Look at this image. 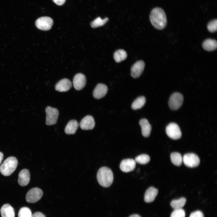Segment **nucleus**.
I'll list each match as a JSON object with an SVG mask.
<instances>
[{
    "mask_svg": "<svg viewBox=\"0 0 217 217\" xmlns=\"http://www.w3.org/2000/svg\"><path fill=\"white\" fill-rule=\"evenodd\" d=\"M86 78L82 74L78 73L74 77L73 79V85L77 90H80L83 88L86 83Z\"/></svg>",
    "mask_w": 217,
    "mask_h": 217,
    "instance_id": "obj_10",
    "label": "nucleus"
},
{
    "mask_svg": "<svg viewBox=\"0 0 217 217\" xmlns=\"http://www.w3.org/2000/svg\"><path fill=\"white\" fill-rule=\"evenodd\" d=\"M170 157L171 162L175 165L180 166L181 165L183 159L180 153L177 152L173 153L171 154Z\"/></svg>",
    "mask_w": 217,
    "mask_h": 217,
    "instance_id": "obj_25",
    "label": "nucleus"
},
{
    "mask_svg": "<svg viewBox=\"0 0 217 217\" xmlns=\"http://www.w3.org/2000/svg\"><path fill=\"white\" fill-rule=\"evenodd\" d=\"M32 217H46V216L42 212H37L33 214Z\"/></svg>",
    "mask_w": 217,
    "mask_h": 217,
    "instance_id": "obj_32",
    "label": "nucleus"
},
{
    "mask_svg": "<svg viewBox=\"0 0 217 217\" xmlns=\"http://www.w3.org/2000/svg\"><path fill=\"white\" fill-rule=\"evenodd\" d=\"M136 162L141 164H146L150 160V158L149 155L146 154H142L137 156L135 158Z\"/></svg>",
    "mask_w": 217,
    "mask_h": 217,
    "instance_id": "obj_27",
    "label": "nucleus"
},
{
    "mask_svg": "<svg viewBox=\"0 0 217 217\" xmlns=\"http://www.w3.org/2000/svg\"><path fill=\"white\" fill-rule=\"evenodd\" d=\"M18 161L14 157H9L5 159L0 166V171L5 176L11 175L17 168Z\"/></svg>",
    "mask_w": 217,
    "mask_h": 217,
    "instance_id": "obj_3",
    "label": "nucleus"
},
{
    "mask_svg": "<svg viewBox=\"0 0 217 217\" xmlns=\"http://www.w3.org/2000/svg\"><path fill=\"white\" fill-rule=\"evenodd\" d=\"M53 2L57 5H61L65 2V0H52Z\"/></svg>",
    "mask_w": 217,
    "mask_h": 217,
    "instance_id": "obj_33",
    "label": "nucleus"
},
{
    "mask_svg": "<svg viewBox=\"0 0 217 217\" xmlns=\"http://www.w3.org/2000/svg\"><path fill=\"white\" fill-rule=\"evenodd\" d=\"M97 178L100 185L104 187H109L113 181V172L111 169L108 167H101L97 172Z\"/></svg>",
    "mask_w": 217,
    "mask_h": 217,
    "instance_id": "obj_2",
    "label": "nucleus"
},
{
    "mask_svg": "<svg viewBox=\"0 0 217 217\" xmlns=\"http://www.w3.org/2000/svg\"><path fill=\"white\" fill-rule=\"evenodd\" d=\"M79 124L82 130H92L95 127V122L94 118L92 116L88 115L81 120Z\"/></svg>",
    "mask_w": 217,
    "mask_h": 217,
    "instance_id": "obj_13",
    "label": "nucleus"
},
{
    "mask_svg": "<svg viewBox=\"0 0 217 217\" xmlns=\"http://www.w3.org/2000/svg\"><path fill=\"white\" fill-rule=\"evenodd\" d=\"M136 162L131 159H127L122 160L120 164L121 170L123 172H128L133 171L135 168Z\"/></svg>",
    "mask_w": 217,
    "mask_h": 217,
    "instance_id": "obj_12",
    "label": "nucleus"
},
{
    "mask_svg": "<svg viewBox=\"0 0 217 217\" xmlns=\"http://www.w3.org/2000/svg\"><path fill=\"white\" fill-rule=\"evenodd\" d=\"M146 99L144 96H140L137 98L133 102L131 108L134 110H137L141 108L145 104Z\"/></svg>",
    "mask_w": 217,
    "mask_h": 217,
    "instance_id": "obj_22",
    "label": "nucleus"
},
{
    "mask_svg": "<svg viewBox=\"0 0 217 217\" xmlns=\"http://www.w3.org/2000/svg\"><path fill=\"white\" fill-rule=\"evenodd\" d=\"M46 113V124L48 125H54L57 121L59 112L56 108L48 106L45 109Z\"/></svg>",
    "mask_w": 217,
    "mask_h": 217,
    "instance_id": "obj_4",
    "label": "nucleus"
},
{
    "mask_svg": "<svg viewBox=\"0 0 217 217\" xmlns=\"http://www.w3.org/2000/svg\"><path fill=\"white\" fill-rule=\"evenodd\" d=\"M3 158V153L1 152H0V164L2 162Z\"/></svg>",
    "mask_w": 217,
    "mask_h": 217,
    "instance_id": "obj_34",
    "label": "nucleus"
},
{
    "mask_svg": "<svg viewBox=\"0 0 217 217\" xmlns=\"http://www.w3.org/2000/svg\"><path fill=\"white\" fill-rule=\"evenodd\" d=\"M185 213L183 209H175L171 214L170 217H185Z\"/></svg>",
    "mask_w": 217,
    "mask_h": 217,
    "instance_id": "obj_30",
    "label": "nucleus"
},
{
    "mask_svg": "<svg viewBox=\"0 0 217 217\" xmlns=\"http://www.w3.org/2000/svg\"><path fill=\"white\" fill-rule=\"evenodd\" d=\"M127 56V52L123 49L117 50L114 54V58L115 61L118 63L125 60Z\"/></svg>",
    "mask_w": 217,
    "mask_h": 217,
    "instance_id": "obj_24",
    "label": "nucleus"
},
{
    "mask_svg": "<svg viewBox=\"0 0 217 217\" xmlns=\"http://www.w3.org/2000/svg\"><path fill=\"white\" fill-rule=\"evenodd\" d=\"M43 194V191L40 189L38 187L32 188L26 194V201L29 203H35L40 199Z\"/></svg>",
    "mask_w": 217,
    "mask_h": 217,
    "instance_id": "obj_6",
    "label": "nucleus"
},
{
    "mask_svg": "<svg viewBox=\"0 0 217 217\" xmlns=\"http://www.w3.org/2000/svg\"><path fill=\"white\" fill-rule=\"evenodd\" d=\"M108 90V87L106 85L102 83H99L93 91V96L95 99H100L106 95Z\"/></svg>",
    "mask_w": 217,
    "mask_h": 217,
    "instance_id": "obj_14",
    "label": "nucleus"
},
{
    "mask_svg": "<svg viewBox=\"0 0 217 217\" xmlns=\"http://www.w3.org/2000/svg\"><path fill=\"white\" fill-rule=\"evenodd\" d=\"M139 123L143 136L146 137H148L150 134L152 127L148 121L146 119L143 118L140 121Z\"/></svg>",
    "mask_w": 217,
    "mask_h": 217,
    "instance_id": "obj_17",
    "label": "nucleus"
},
{
    "mask_svg": "<svg viewBox=\"0 0 217 217\" xmlns=\"http://www.w3.org/2000/svg\"><path fill=\"white\" fill-rule=\"evenodd\" d=\"M207 29L210 32L213 33L217 31V20L214 19L210 21L207 25Z\"/></svg>",
    "mask_w": 217,
    "mask_h": 217,
    "instance_id": "obj_29",
    "label": "nucleus"
},
{
    "mask_svg": "<svg viewBox=\"0 0 217 217\" xmlns=\"http://www.w3.org/2000/svg\"><path fill=\"white\" fill-rule=\"evenodd\" d=\"M108 20V17L102 19L100 17H98L91 22L90 25L93 28H96L103 25Z\"/></svg>",
    "mask_w": 217,
    "mask_h": 217,
    "instance_id": "obj_26",
    "label": "nucleus"
},
{
    "mask_svg": "<svg viewBox=\"0 0 217 217\" xmlns=\"http://www.w3.org/2000/svg\"><path fill=\"white\" fill-rule=\"evenodd\" d=\"M145 67L143 61H139L135 63L131 68V75L134 78L140 77Z\"/></svg>",
    "mask_w": 217,
    "mask_h": 217,
    "instance_id": "obj_11",
    "label": "nucleus"
},
{
    "mask_svg": "<svg viewBox=\"0 0 217 217\" xmlns=\"http://www.w3.org/2000/svg\"><path fill=\"white\" fill-rule=\"evenodd\" d=\"M150 20L153 26L158 30L164 29L167 24L166 14L160 8L156 7L152 10L150 15Z\"/></svg>",
    "mask_w": 217,
    "mask_h": 217,
    "instance_id": "obj_1",
    "label": "nucleus"
},
{
    "mask_svg": "<svg viewBox=\"0 0 217 217\" xmlns=\"http://www.w3.org/2000/svg\"><path fill=\"white\" fill-rule=\"evenodd\" d=\"M79 124L75 120H72L69 121L66 125L64 131L68 134H74L78 129Z\"/></svg>",
    "mask_w": 217,
    "mask_h": 217,
    "instance_id": "obj_19",
    "label": "nucleus"
},
{
    "mask_svg": "<svg viewBox=\"0 0 217 217\" xmlns=\"http://www.w3.org/2000/svg\"><path fill=\"white\" fill-rule=\"evenodd\" d=\"M184 101L182 95L179 93H173L171 96L168 102L170 108L172 110H176L182 105Z\"/></svg>",
    "mask_w": 217,
    "mask_h": 217,
    "instance_id": "obj_5",
    "label": "nucleus"
},
{
    "mask_svg": "<svg viewBox=\"0 0 217 217\" xmlns=\"http://www.w3.org/2000/svg\"><path fill=\"white\" fill-rule=\"evenodd\" d=\"M72 87V83L68 79H61L55 85V90L60 92H66L69 90Z\"/></svg>",
    "mask_w": 217,
    "mask_h": 217,
    "instance_id": "obj_16",
    "label": "nucleus"
},
{
    "mask_svg": "<svg viewBox=\"0 0 217 217\" xmlns=\"http://www.w3.org/2000/svg\"><path fill=\"white\" fill-rule=\"evenodd\" d=\"M129 217H141V216L138 214H135L129 216Z\"/></svg>",
    "mask_w": 217,
    "mask_h": 217,
    "instance_id": "obj_35",
    "label": "nucleus"
},
{
    "mask_svg": "<svg viewBox=\"0 0 217 217\" xmlns=\"http://www.w3.org/2000/svg\"><path fill=\"white\" fill-rule=\"evenodd\" d=\"M30 179V175L29 170L26 169L21 170L18 175V182L21 186H27Z\"/></svg>",
    "mask_w": 217,
    "mask_h": 217,
    "instance_id": "obj_15",
    "label": "nucleus"
},
{
    "mask_svg": "<svg viewBox=\"0 0 217 217\" xmlns=\"http://www.w3.org/2000/svg\"><path fill=\"white\" fill-rule=\"evenodd\" d=\"M166 132L168 137L174 140L179 139L182 135L179 127L174 123H170L167 125L166 128Z\"/></svg>",
    "mask_w": 217,
    "mask_h": 217,
    "instance_id": "obj_7",
    "label": "nucleus"
},
{
    "mask_svg": "<svg viewBox=\"0 0 217 217\" xmlns=\"http://www.w3.org/2000/svg\"><path fill=\"white\" fill-rule=\"evenodd\" d=\"M53 24V20L48 17H42L38 19L35 22L36 27L39 29L42 30H50Z\"/></svg>",
    "mask_w": 217,
    "mask_h": 217,
    "instance_id": "obj_9",
    "label": "nucleus"
},
{
    "mask_svg": "<svg viewBox=\"0 0 217 217\" xmlns=\"http://www.w3.org/2000/svg\"><path fill=\"white\" fill-rule=\"evenodd\" d=\"M32 215L31 211L29 208L24 207L20 209L18 217H32Z\"/></svg>",
    "mask_w": 217,
    "mask_h": 217,
    "instance_id": "obj_28",
    "label": "nucleus"
},
{
    "mask_svg": "<svg viewBox=\"0 0 217 217\" xmlns=\"http://www.w3.org/2000/svg\"><path fill=\"white\" fill-rule=\"evenodd\" d=\"M202 46L204 49L207 51L215 50L217 47V41L213 39H206L203 42Z\"/></svg>",
    "mask_w": 217,
    "mask_h": 217,
    "instance_id": "obj_21",
    "label": "nucleus"
},
{
    "mask_svg": "<svg viewBox=\"0 0 217 217\" xmlns=\"http://www.w3.org/2000/svg\"><path fill=\"white\" fill-rule=\"evenodd\" d=\"M158 190L157 189L151 187L146 190L144 195V201L146 203L153 201L158 193Z\"/></svg>",
    "mask_w": 217,
    "mask_h": 217,
    "instance_id": "obj_18",
    "label": "nucleus"
},
{
    "mask_svg": "<svg viewBox=\"0 0 217 217\" xmlns=\"http://www.w3.org/2000/svg\"><path fill=\"white\" fill-rule=\"evenodd\" d=\"M189 217H204V216L202 212L198 210L192 212Z\"/></svg>",
    "mask_w": 217,
    "mask_h": 217,
    "instance_id": "obj_31",
    "label": "nucleus"
},
{
    "mask_svg": "<svg viewBox=\"0 0 217 217\" xmlns=\"http://www.w3.org/2000/svg\"><path fill=\"white\" fill-rule=\"evenodd\" d=\"M2 217H15L14 208L10 204H4L0 209Z\"/></svg>",
    "mask_w": 217,
    "mask_h": 217,
    "instance_id": "obj_20",
    "label": "nucleus"
},
{
    "mask_svg": "<svg viewBox=\"0 0 217 217\" xmlns=\"http://www.w3.org/2000/svg\"><path fill=\"white\" fill-rule=\"evenodd\" d=\"M183 161L187 166L193 168L198 166L200 162L198 156L193 153H188L185 154L183 157Z\"/></svg>",
    "mask_w": 217,
    "mask_h": 217,
    "instance_id": "obj_8",
    "label": "nucleus"
},
{
    "mask_svg": "<svg viewBox=\"0 0 217 217\" xmlns=\"http://www.w3.org/2000/svg\"><path fill=\"white\" fill-rule=\"evenodd\" d=\"M186 202V199L182 197L179 199L173 200L171 201L170 205L174 210L181 209L184 206Z\"/></svg>",
    "mask_w": 217,
    "mask_h": 217,
    "instance_id": "obj_23",
    "label": "nucleus"
}]
</instances>
